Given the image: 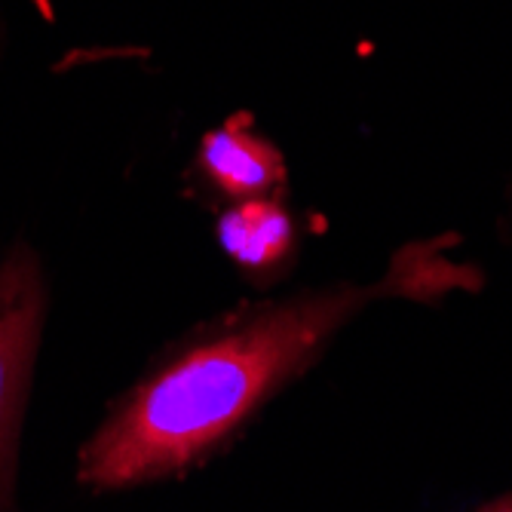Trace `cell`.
<instances>
[{
  "instance_id": "1",
  "label": "cell",
  "mask_w": 512,
  "mask_h": 512,
  "mask_svg": "<svg viewBox=\"0 0 512 512\" xmlns=\"http://www.w3.org/2000/svg\"><path fill=\"white\" fill-rule=\"evenodd\" d=\"M454 237L402 246L371 283L240 304L169 344L105 411L77 451V482L120 494L181 479L234 445L365 307L473 292L482 273L448 255Z\"/></svg>"
},
{
  "instance_id": "2",
  "label": "cell",
  "mask_w": 512,
  "mask_h": 512,
  "mask_svg": "<svg viewBox=\"0 0 512 512\" xmlns=\"http://www.w3.org/2000/svg\"><path fill=\"white\" fill-rule=\"evenodd\" d=\"M46 276L28 243L0 258V512H22L19 457L46 322Z\"/></svg>"
},
{
  "instance_id": "3",
  "label": "cell",
  "mask_w": 512,
  "mask_h": 512,
  "mask_svg": "<svg viewBox=\"0 0 512 512\" xmlns=\"http://www.w3.org/2000/svg\"><path fill=\"white\" fill-rule=\"evenodd\" d=\"M197 166L215 191L240 200L270 197L286 178V166L279 151L249 129L246 120H234L221 129L206 132L200 142Z\"/></svg>"
},
{
  "instance_id": "4",
  "label": "cell",
  "mask_w": 512,
  "mask_h": 512,
  "mask_svg": "<svg viewBox=\"0 0 512 512\" xmlns=\"http://www.w3.org/2000/svg\"><path fill=\"white\" fill-rule=\"evenodd\" d=\"M218 243L255 279L283 270L298 246V227L292 212L273 200H240L218 218Z\"/></svg>"
},
{
  "instance_id": "5",
  "label": "cell",
  "mask_w": 512,
  "mask_h": 512,
  "mask_svg": "<svg viewBox=\"0 0 512 512\" xmlns=\"http://www.w3.org/2000/svg\"><path fill=\"white\" fill-rule=\"evenodd\" d=\"M479 512H512V497H500V500H491L485 503Z\"/></svg>"
}]
</instances>
